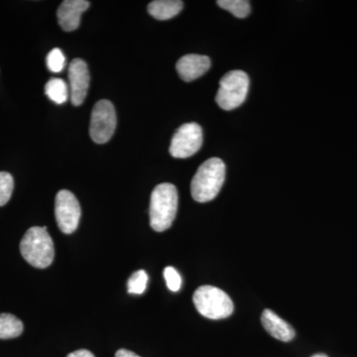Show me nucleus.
<instances>
[{
  "mask_svg": "<svg viewBox=\"0 0 357 357\" xmlns=\"http://www.w3.org/2000/svg\"><path fill=\"white\" fill-rule=\"evenodd\" d=\"M225 178V165L222 159L211 158L199 167L191 183L192 199L208 203L217 198Z\"/></svg>",
  "mask_w": 357,
  "mask_h": 357,
  "instance_id": "obj_1",
  "label": "nucleus"
},
{
  "mask_svg": "<svg viewBox=\"0 0 357 357\" xmlns=\"http://www.w3.org/2000/svg\"><path fill=\"white\" fill-rule=\"evenodd\" d=\"M178 191L175 185L164 183L155 187L150 199V225L155 231L170 229L178 210Z\"/></svg>",
  "mask_w": 357,
  "mask_h": 357,
  "instance_id": "obj_2",
  "label": "nucleus"
},
{
  "mask_svg": "<svg viewBox=\"0 0 357 357\" xmlns=\"http://www.w3.org/2000/svg\"><path fill=\"white\" fill-rule=\"evenodd\" d=\"M20 252L33 267L44 269L50 266L55 257L53 239L47 227H33L20 241Z\"/></svg>",
  "mask_w": 357,
  "mask_h": 357,
  "instance_id": "obj_3",
  "label": "nucleus"
},
{
  "mask_svg": "<svg viewBox=\"0 0 357 357\" xmlns=\"http://www.w3.org/2000/svg\"><path fill=\"white\" fill-rule=\"evenodd\" d=\"M195 307L204 318L222 319L234 312V303L225 291L213 286H202L192 296Z\"/></svg>",
  "mask_w": 357,
  "mask_h": 357,
  "instance_id": "obj_4",
  "label": "nucleus"
},
{
  "mask_svg": "<svg viewBox=\"0 0 357 357\" xmlns=\"http://www.w3.org/2000/svg\"><path fill=\"white\" fill-rule=\"evenodd\" d=\"M249 77L243 70H234L225 74L220 82L215 102L225 110L236 109L245 102Z\"/></svg>",
  "mask_w": 357,
  "mask_h": 357,
  "instance_id": "obj_5",
  "label": "nucleus"
},
{
  "mask_svg": "<svg viewBox=\"0 0 357 357\" xmlns=\"http://www.w3.org/2000/svg\"><path fill=\"white\" fill-rule=\"evenodd\" d=\"M116 112L109 100H102L96 103L91 112L89 135L93 142L105 144L114 136L116 128Z\"/></svg>",
  "mask_w": 357,
  "mask_h": 357,
  "instance_id": "obj_6",
  "label": "nucleus"
},
{
  "mask_svg": "<svg viewBox=\"0 0 357 357\" xmlns=\"http://www.w3.org/2000/svg\"><path fill=\"white\" fill-rule=\"evenodd\" d=\"M203 129L198 123L183 124L174 134L170 145V154L174 158L185 159L192 156L203 145Z\"/></svg>",
  "mask_w": 357,
  "mask_h": 357,
  "instance_id": "obj_7",
  "label": "nucleus"
},
{
  "mask_svg": "<svg viewBox=\"0 0 357 357\" xmlns=\"http://www.w3.org/2000/svg\"><path fill=\"white\" fill-rule=\"evenodd\" d=\"M55 217L63 234L76 231L81 218V206L73 192L68 190L58 192L55 199Z\"/></svg>",
  "mask_w": 357,
  "mask_h": 357,
  "instance_id": "obj_8",
  "label": "nucleus"
},
{
  "mask_svg": "<svg viewBox=\"0 0 357 357\" xmlns=\"http://www.w3.org/2000/svg\"><path fill=\"white\" fill-rule=\"evenodd\" d=\"M88 65L82 59H74L69 67L70 102L75 107H79L88 95L89 86Z\"/></svg>",
  "mask_w": 357,
  "mask_h": 357,
  "instance_id": "obj_9",
  "label": "nucleus"
},
{
  "mask_svg": "<svg viewBox=\"0 0 357 357\" xmlns=\"http://www.w3.org/2000/svg\"><path fill=\"white\" fill-rule=\"evenodd\" d=\"M89 2L86 0H65L58 8L59 24L64 31L77 29L81 23L82 14L88 10Z\"/></svg>",
  "mask_w": 357,
  "mask_h": 357,
  "instance_id": "obj_10",
  "label": "nucleus"
},
{
  "mask_svg": "<svg viewBox=\"0 0 357 357\" xmlns=\"http://www.w3.org/2000/svg\"><path fill=\"white\" fill-rule=\"evenodd\" d=\"M211 68V59L208 56L189 54L178 61L176 69L184 82L195 81L203 76Z\"/></svg>",
  "mask_w": 357,
  "mask_h": 357,
  "instance_id": "obj_11",
  "label": "nucleus"
},
{
  "mask_svg": "<svg viewBox=\"0 0 357 357\" xmlns=\"http://www.w3.org/2000/svg\"><path fill=\"white\" fill-rule=\"evenodd\" d=\"M261 321L267 333L276 340L287 342L295 337V331L292 326L271 310H264L262 312Z\"/></svg>",
  "mask_w": 357,
  "mask_h": 357,
  "instance_id": "obj_12",
  "label": "nucleus"
},
{
  "mask_svg": "<svg viewBox=\"0 0 357 357\" xmlns=\"http://www.w3.org/2000/svg\"><path fill=\"white\" fill-rule=\"evenodd\" d=\"M184 3L180 0H155L148 6V13L155 20H169L182 10Z\"/></svg>",
  "mask_w": 357,
  "mask_h": 357,
  "instance_id": "obj_13",
  "label": "nucleus"
},
{
  "mask_svg": "<svg viewBox=\"0 0 357 357\" xmlns=\"http://www.w3.org/2000/svg\"><path fill=\"white\" fill-rule=\"evenodd\" d=\"M22 321L11 314H0V340H9L20 337L23 333Z\"/></svg>",
  "mask_w": 357,
  "mask_h": 357,
  "instance_id": "obj_14",
  "label": "nucleus"
},
{
  "mask_svg": "<svg viewBox=\"0 0 357 357\" xmlns=\"http://www.w3.org/2000/svg\"><path fill=\"white\" fill-rule=\"evenodd\" d=\"M45 93L57 105H63L69 98V89L64 79L53 77L45 86Z\"/></svg>",
  "mask_w": 357,
  "mask_h": 357,
  "instance_id": "obj_15",
  "label": "nucleus"
},
{
  "mask_svg": "<svg viewBox=\"0 0 357 357\" xmlns=\"http://www.w3.org/2000/svg\"><path fill=\"white\" fill-rule=\"evenodd\" d=\"M217 3L237 18H245L250 14V2L248 0H218Z\"/></svg>",
  "mask_w": 357,
  "mask_h": 357,
  "instance_id": "obj_16",
  "label": "nucleus"
},
{
  "mask_svg": "<svg viewBox=\"0 0 357 357\" xmlns=\"http://www.w3.org/2000/svg\"><path fill=\"white\" fill-rule=\"evenodd\" d=\"M148 275L144 270H138L131 275L128 282V291L129 294L141 295L147 288Z\"/></svg>",
  "mask_w": 357,
  "mask_h": 357,
  "instance_id": "obj_17",
  "label": "nucleus"
},
{
  "mask_svg": "<svg viewBox=\"0 0 357 357\" xmlns=\"http://www.w3.org/2000/svg\"><path fill=\"white\" fill-rule=\"evenodd\" d=\"M13 176L7 172H0V206L8 203L13 196Z\"/></svg>",
  "mask_w": 357,
  "mask_h": 357,
  "instance_id": "obj_18",
  "label": "nucleus"
},
{
  "mask_svg": "<svg viewBox=\"0 0 357 357\" xmlns=\"http://www.w3.org/2000/svg\"><path fill=\"white\" fill-rule=\"evenodd\" d=\"M47 67L53 73H60L64 70L66 58L63 52L59 48L53 49L46 59Z\"/></svg>",
  "mask_w": 357,
  "mask_h": 357,
  "instance_id": "obj_19",
  "label": "nucleus"
},
{
  "mask_svg": "<svg viewBox=\"0 0 357 357\" xmlns=\"http://www.w3.org/2000/svg\"><path fill=\"white\" fill-rule=\"evenodd\" d=\"M164 278H165L167 287L172 292H178L182 287V278L177 270L174 267L168 266L164 269Z\"/></svg>",
  "mask_w": 357,
  "mask_h": 357,
  "instance_id": "obj_20",
  "label": "nucleus"
},
{
  "mask_svg": "<svg viewBox=\"0 0 357 357\" xmlns=\"http://www.w3.org/2000/svg\"><path fill=\"white\" fill-rule=\"evenodd\" d=\"M67 357H96L91 351L86 349H79V351L72 352L68 354Z\"/></svg>",
  "mask_w": 357,
  "mask_h": 357,
  "instance_id": "obj_21",
  "label": "nucleus"
},
{
  "mask_svg": "<svg viewBox=\"0 0 357 357\" xmlns=\"http://www.w3.org/2000/svg\"><path fill=\"white\" fill-rule=\"evenodd\" d=\"M115 357H140L137 356V354H134V352L128 351V349H119V351H116L115 354Z\"/></svg>",
  "mask_w": 357,
  "mask_h": 357,
  "instance_id": "obj_22",
  "label": "nucleus"
},
{
  "mask_svg": "<svg viewBox=\"0 0 357 357\" xmlns=\"http://www.w3.org/2000/svg\"><path fill=\"white\" fill-rule=\"evenodd\" d=\"M311 357H328V356H326V354H314V356H312Z\"/></svg>",
  "mask_w": 357,
  "mask_h": 357,
  "instance_id": "obj_23",
  "label": "nucleus"
}]
</instances>
